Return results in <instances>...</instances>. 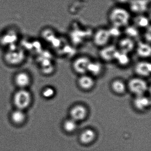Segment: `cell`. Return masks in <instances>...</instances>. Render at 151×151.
I'll return each mask as SVG.
<instances>
[{
  "instance_id": "obj_27",
  "label": "cell",
  "mask_w": 151,
  "mask_h": 151,
  "mask_svg": "<svg viewBox=\"0 0 151 151\" xmlns=\"http://www.w3.org/2000/svg\"><path fill=\"white\" fill-rule=\"evenodd\" d=\"M147 30L145 34V42L150 44L151 41V26H149L148 28H147Z\"/></svg>"
},
{
  "instance_id": "obj_4",
  "label": "cell",
  "mask_w": 151,
  "mask_h": 151,
  "mask_svg": "<svg viewBox=\"0 0 151 151\" xmlns=\"http://www.w3.org/2000/svg\"><path fill=\"white\" fill-rule=\"evenodd\" d=\"M127 86L132 93L137 96L143 95L148 88L146 81L142 78L138 76L130 79Z\"/></svg>"
},
{
  "instance_id": "obj_25",
  "label": "cell",
  "mask_w": 151,
  "mask_h": 151,
  "mask_svg": "<svg viewBox=\"0 0 151 151\" xmlns=\"http://www.w3.org/2000/svg\"><path fill=\"white\" fill-rule=\"evenodd\" d=\"M76 121L72 119L67 120L64 122V129L65 130L68 132H71L75 130V129L76 128Z\"/></svg>"
},
{
  "instance_id": "obj_10",
  "label": "cell",
  "mask_w": 151,
  "mask_h": 151,
  "mask_svg": "<svg viewBox=\"0 0 151 151\" xmlns=\"http://www.w3.org/2000/svg\"><path fill=\"white\" fill-rule=\"evenodd\" d=\"M118 49L114 45H108L101 48L99 52L100 57L103 61L110 63L114 61Z\"/></svg>"
},
{
  "instance_id": "obj_14",
  "label": "cell",
  "mask_w": 151,
  "mask_h": 151,
  "mask_svg": "<svg viewBox=\"0 0 151 151\" xmlns=\"http://www.w3.org/2000/svg\"><path fill=\"white\" fill-rule=\"evenodd\" d=\"M77 83L78 86L84 90L92 89L95 83L94 77L87 74L79 76Z\"/></svg>"
},
{
  "instance_id": "obj_7",
  "label": "cell",
  "mask_w": 151,
  "mask_h": 151,
  "mask_svg": "<svg viewBox=\"0 0 151 151\" xmlns=\"http://www.w3.org/2000/svg\"><path fill=\"white\" fill-rule=\"evenodd\" d=\"M19 35L15 30L9 29L4 32L0 36V44L6 49L17 45Z\"/></svg>"
},
{
  "instance_id": "obj_19",
  "label": "cell",
  "mask_w": 151,
  "mask_h": 151,
  "mask_svg": "<svg viewBox=\"0 0 151 151\" xmlns=\"http://www.w3.org/2000/svg\"><path fill=\"white\" fill-rule=\"evenodd\" d=\"M133 23L134 25L138 29H147L150 26L148 17L143 14L137 15L133 19Z\"/></svg>"
},
{
  "instance_id": "obj_13",
  "label": "cell",
  "mask_w": 151,
  "mask_h": 151,
  "mask_svg": "<svg viewBox=\"0 0 151 151\" xmlns=\"http://www.w3.org/2000/svg\"><path fill=\"white\" fill-rule=\"evenodd\" d=\"M136 45L134 40L125 37L119 40L117 48L119 51L129 54L135 49Z\"/></svg>"
},
{
  "instance_id": "obj_18",
  "label": "cell",
  "mask_w": 151,
  "mask_h": 151,
  "mask_svg": "<svg viewBox=\"0 0 151 151\" xmlns=\"http://www.w3.org/2000/svg\"><path fill=\"white\" fill-rule=\"evenodd\" d=\"M114 61L121 67H126L131 62L129 54L121 52L118 49L116 54Z\"/></svg>"
},
{
  "instance_id": "obj_8",
  "label": "cell",
  "mask_w": 151,
  "mask_h": 151,
  "mask_svg": "<svg viewBox=\"0 0 151 151\" xmlns=\"http://www.w3.org/2000/svg\"><path fill=\"white\" fill-rule=\"evenodd\" d=\"M110 39L108 29L100 28L94 32L93 41L95 46L101 48L108 45Z\"/></svg>"
},
{
  "instance_id": "obj_6",
  "label": "cell",
  "mask_w": 151,
  "mask_h": 151,
  "mask_svg": "<svg viewBox=\"0 0 151 151\" xmlns=\"http://www.w3.org/2000/svg\"><path fill=\"white\" fill-rule=\"evenodd\" d=\"M91 60L87 56H78L72 62L71 65L72 70L79 76L87 74L88 66Z\"/></svg>"
},
{
  "instance_id": "obj_20",
  "label": "cell",
  "mask_w": 151,
  "mask_h": 151,
  "mask_svg": "<svg viewBox=\"0 0 151 151\" xmlns=\"http://www.w3.org/2000/svg\"><path fill=\"white\" fill-rule=\"evenodd\" d=\"M111 87L114 92L118 94H122L126 91L127 85L122 79L116 78L111 82Z\"/></svg>"
},
{
  "instance_id": "obj_1",
  "label": "cell",
  "mask_w": 151,
  "mask_h": 151,
  "mask_svg": "<svg viewBox=\"0 0 151 151\" xmlns=\"http://www.w3.org/2000/svg\"><path fill=\"white\" fill-rule=\"evenodd\" d=\"M12 101L15 109L26 111L33 104V94L29 89H17L13 94Z\"/></svg>"
},
{
  "instance_id": "obj_22",
  "label": "cell",
  "mask_w": 151,
  "mask_h": 151,
  "mask_svg": "<svg viewBox=\"0 0 151 151\" xmlns=\"http://www.w3.org/2000/svg\"><path fill=\"white\" fill-rule=\"evenodd\" d=\"M124 32L126 37L134 40L138 37L139 35V29L134 25H129L125 27Z\"/></svg>"
},
{
  "instance_id": "obj_2",
  "label": "cell",
  "mask_w": 151,
  "mask_h": 151,
  "mask_svg": "<svg viewBox=\"0 0 151 151\" xmlns=\"http://www.w3.org/2000/svg\"><path fill=\"white\" fill-rule=\"evenodd\" d=\"M108 18L112 26L125 28L129 25L130 21V13L124 8L115 7L109 13Z\"/></svg>"
},
{
  "instance_id": "obj_28",
  "label": "cell",
  "mask_w": 151,
  "mask_h": 151,
  "mask_svg": "<svg viewBox=\"0 0 151 151\" xmlns=\"http://www.w3.org/2000/svg\"><path fill=\"white\" fill-rule=\"evenodd\" d=\"M117 2L122 4H124V3H127L129 2L130 0H116Z\"/></svg>"
},
{
  "instance_id": "obj_16",
  "label": "cell",
  "mask_w": 151,
  "mask_h": 151,
  "mask_svg": "<svg viewBox=\"0 0 151 151\" xmlns=\"http://www.w3.org/2000/svg\"><path fill=\"white\" fill-rule=\"evenodd\" d=\"M104 67L102 63L98 61L91 60L87 70V74L93 77H99L103 72Z\"/></svg>"
},
{
  "instance_id": "obj_23",
  "label": "cell",
  "mask_w": 151,
  "mask_h": 151,
  "mask_svg": "<svg viewBox=\"0 0 151 151\" xmlns=\"http://www.w3.org/2000/svg\"><path fill=\"white\" fill-rule=\"evenodd\" d=\"M95 137V133L91 129H87L83 132L80 136V140L84 144H88L92 142Z\"/></svg>"
},
{
  "instance_id": "obj_11",
  "label": "cell",
  "mask_w": 151,
  "mask_h": 151,
  "mask_svg": "<svg viewBox=\"0 0 151 151\" xmlns=\"http://www.w3.org/2000/svg\"><path fill=\"white\" fill-rule=\"evenodd\" d=\"M134 71L137 76L142 78L148 77L151 74V63L145 60L137 62L134 65Z\"/></svg>"
},
{
  "instance_id": "obj_26",
  "label": "cell",
  "mask_w": 151,
  "mask_h": 151,
  "mask_svg": "<svg viewBox=\"0 0 151 151\" xmlns=\"http://www.w3.org/2000/svg\"><path fill=\"white\" fill-rule=\"evenodd\" d=\"M108 29L109 34L111 38H117L120 37L121 35V32L120 31V28L111 26V27Z\"/></svg>"
},
{
  "instance_id": "obj_12",
  "label": "cell",
  "mask_w": 151,
  "mask_h": 151,
  "mask_svg": "<svg viewBox=\"0 0 151 151\" xmlns=\"http://www.w3.org/2000/svg\"><path fill=\"white\" fill-rule=\"evenodd\" d=\"M129 3L131 12L136 15L143 14L148 9L147 0H130Z\"/></svg>"
},
{
  "instance_id": "obj_3",
  "label": "cell",
  "mask_w": 151,
  "mask_h": 151,
  "mask_svg": "<svg viewBox=\"0 0 151 151\" xmlns=\"http://www.w3.org/2000/svg\"><path fill=\"white\" fill-rule=\"evenodd\" d=\"M3 58L5 63L11 67H18L22 64L26 59V53L22 47L17 45L7 48Z\"/></svg>"
},
{
  "instance_id": "obj_24",
  "label": "cell",
  "mask_w": 151,
  "mask_h": 151,
  "mask_svg": "<svg viewBox=\"0 0 151 151\" xmlns=\"http://www.w3.org/2000/svg\"><path fill=\"white\" fill-rule=\"evenodd\" d=\"M55 91L52 86H46L42 89L41 92V95L44 99H52L55 94Z\"/></svg>"
},
{
  "instance_id": "obj_17",
  "label": "cell",
  "mask_w": 151,
  "mask_h": 151,
  "mask_svg": "<svg viewBox=\"0 0 151 151\" xmlns=\"http://www.w3.org/2000/svg\"><path fill=\"white\" fill-rule=\"evenodd\" d=\"M70 116L75 121L83 120L86 116L87 111L86 109L82 106H77L72 109L70 111Z\"/></svg>"
},
{
  "instance_id": "obj_21",
  "label": "cell",
  "mask_w": 151,
  "mask_h": 151,
  "mask_svg": "<svg viewBox=\"0 0 151 151\" xmlns=\"http://www.w3.org/2000/svg\"><path fill=\"white\" fill-rule=\"evenodd\" d=\"M135 106L139 110H143L149 106L150 104V100L144 95L137 96L134 101Z\"/></svg>"
},
{
  "instance_id": "obj_5",
  "label": "cell",
  "mask_w": 151,
  "mask_h": 151,
  "mask_svg": "<svg viewBox=\"0 0 151 151\" xmlns=\"http://www.w3.org/2000/svg\"><path fill=\"white\" fill-rule=\"evenodd\" d=\"M13 81L17 89H29L32 84V77L27 71L22 70L15 74Z\"/></svg>"
},
{
  "instance_id": "obj_15",
  "label": "cell",
  "mask_w": 151,
  "mask_h": 151,
  "mask_svg": "<svg viewBox=\"0 0 151 151\" xmlns=\"http://www.w3.org/2000/svg\"><path fill=\"white\" fill-rule=\"evenodd\" d=\"M136 52L138 56L143 59H147L151 56V47L150 44L146 42H140L136 45Z\"/></svg>"
},
{
  "instance_id": "obj_9",
  "label": "cell",
  "mask_w": 151,
  "mask_h": 151,
  "mask_svg": "<svg viewBox=\"0 0 151 151\" xmlns=\"http://www.w3.org/2000/svg\"><path fill=\"white\" fill-rule=\"evenodd\" d=\"M26 111L14 109L9 114V120L11 123L17 127L24 126L28 120Z\"/></svg>"
}]
</instances>
